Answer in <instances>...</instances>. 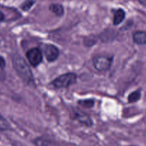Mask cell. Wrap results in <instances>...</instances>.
I'll return each instance as SVG.
<instances>
[{
	"mask_svg": "<svg viewBox=\"0 0 146 146\" xmlns=\"http://www.w3.org/2000/svg\"><path fill=\"white\" fill-rule=\"evenodd\" d=\"M12 64L14 70L24 83L31 84L34 83V76L27 61L19 54L12 56Z\"/></svg>",
	"mask_w": 146,
	"mask_h": 146,
	"instance_id": "cell-1",
	"label": "cell"
},
{
	"mask_svg": "<svg viewBox=\"0 0 146 146\" xmlns=\"http://www.w3.org/2000/svg\"><path fill=\"white\" fill-rule=\"evenodd\" d=\"M77 75L74 73H66L57 77L50 84L56 88H67L77 81Z\"/></svg>",
	"mask_w": 146,
	"mask_h": 146,
	"instance_id": "cell-2",
	"label": "cell"
},
{
	"mask_svg": "<svg viewBox=\"0 0 146 146\" xmlns=\"http://www.w3.org/2000/svg\"><path fill=\"white\" fill-rule=\"evenodd\" d=\"M113 61V56L97 55L92 58L93 66L99 71H106L110 69Z\"/></svg>",
	"mask_w": 146,
	"mask_h": 146,
	"instance_id": "cell-3",
	"label": "cell"
},
{
	"mask_svg": "<svg viewBox=\"0 0 146 146\" xmlns=\"http://www.w3.org/2000/svg\"><path fill=\"white\" fill-rule=\"evenodd\" d=\"M26 56L29 64L33 67H37V66L40 65L43 59L42 52L37 47L31 48L28 50V51L26 53Z\"/></svg>",
	"mask_w": 146,
	"mask_h": 146,
	"instance_id": "cell-4",
	"label": "cell"
},
{
	"mask_svg": "<svg viewBox=\"0 0 146 146\" xmlns=\"http://www.w3.org/2000/svg\"><path fill=\"white\" fill-rule=\"evenodd\" d=\"M60 51L56 46L53 44H47L44 48V56L49 62H54L58 58Z\"/></svg>",
	"mask_w": 146,
	"mask_h": 146,
	"instance_id": "cell-5",
	"label": "cell"
},
{
	"mask_svg": "<svg viewBox=\"0 0 146 146\" xmlns=\"http://www.w3.org/2000/svg\"><path fill=\"white\" fill-rule=\"evenodd\" d=\"M75 115L74 116V119L78 121L80 123L85 125L86 126L90 127L93 125V122L92 121L91 118L87 114L84 113L82 111H76L74 112Z\"/></svg>",
	"mask_w": 146,
	"mask_h": 146,
	"instance_id": "cell-6",
	"label": "cell"
},
{
	"mask_svg": "<svg viewBox=\"0 0 146 146\" xmlns=\"http://www.w3.org/2000/svg\"><path fill=\"white\" fill-rule=\"evenodd\" d=\"M133 40L135 44L137 45L146 44V31H137L133 34Z\"/></svg>",
	"mask_w": 146,
	"mask_h": 146,
	"instance_id": "cell-7",
	"label": "cell"
},
{
	"mask_svg": "<svg viewBox=\"0 0 146 146\" xmlns=\"http://www.w3.org/2000/svg\"><path fill=\"white\" fill-rule=\"evenodd\" d=\"M125 18V12L123 9H118L114 11V17H113V24L114 25H119L123 21Z\"/></svg>",
	"mask_w": 146,
	"mask_h": 146,
	"instance_id": "cell-8",
	"label": "cell"
},
{
	"mask_svg": "<svg viewBox=\"0 0 146 146\" xmlns=\"http://www.w3.org/2000/svg\"><path fill=\"white\" fill-rule=\"evenodd\" d=\"M49 9L57 17H62L64 12V7L60 4H52L49 7Z\"/></svg>",
	"mask_w": 146,
	"mask_h": 146,
	"instance_id": "cell-9",
	"label": "cell"
},
{
	"mask_svg": "<svg viewBox=\"0 0 146 146\" xmlns=\"http://www.w3.org/2000/svg\"><path fill=\"white\" fill-rule=\"evenodd\" d=\"M33 143L35 146H55L54 143H53L51 141L42 137L35 138L33 141Z\"/></svg>",
	"mask_w": 146,
	"mask_h": 146,
	"instance_id": "cell-10",
	"label": "cell"
},
{
	"mask_svg": "<svg viewBox=\"0 0 146 146\" xmlns=\"http://www.w3.org/2000/svg\"><path fill=\"white\" fill-rule=\"evenodd\" d=\"M141 98V91L140 89L132 92L128 96V102L129 103H135L140 99Z\"/></svg>",
	"mask_w": 146,
	"mask_h": 146,
	"instance_id": "cell-11",
	"label": "cell"
},
{
	"mask_svg": "<svg viewBox=\"0 0 146 146\" xmlns=\"http://www.w3.org/2000/svg\"><path fill=\"white\" fill-rule=\"evenodd\" d=\"M78 104L84 108H92L94 105V101L93 99H84V100H80L78 101Z\"/></svg>",
	"mask_w": 146,
	"mask_h": 146,
	"instance_id": "cell-12",
	"label": "cell"
},
{
	"mask_svg": "<svg viewBox=\"0 0 146 146\" xmlns=\"http://www.w3.org/2000/svg\"><path fill=\"white\" fill-rule=\"evenodd\" d=\"M11 128L9 123L4 117L0 115V131H9Z\"/></svg>",
	"mask_w": 146,
	"mask_h": 146,
	"instance_id": "cell-13",
	"label": "cell"
},
{
	"mask_svg": "<svg viewBox=\"0 0 146 146\" xmlns=\"http://www.w3.org/2000/svg\"><path fill=\"white\" fill-rule=\"evenodd\" d=\"M36 2V0H25L24 2L21 4V9L24 11H27L31 8L34 3Z\"/></svg>",
	"mask_w": 146,
	"mask_h": 146,
	"instance_id": "cell-14",
	"label": "cell"
},
{
	"mask_svg": "<svg viewBox=\"0 0 146 146\" xmlns=\"http://www.w3.org/2000/svg\"><path fill=\"white\" fill-rule=\"evenodd\" d=\"M5 66H6L5 60H4V58H3L1 56H0V68L3 69V68H4Z\"/></svg>",
	"mask_w": 146,
	"mask_h": 146,
	"instance_id": "cell-15",
	"label": "cell"
},
{
	"mask_svg": "<svg viewBox=\"0 0 146 146\" xmlns=\"http://www.w3.org/2000/svg\"><path fill=\"white\" fill-rule=\"evenodd\" d=\"M4 15L1 11H0V22H1L2 21H4Z\"/></svg>",
	"mask_w": 146,
	"mask_h": 146,
	"instance_id": "cell-16",
	"label": "cell"
},
{
	"mask_svg": "<svg viewBox=\"0 0 146 146\" xmlns=\"http://www.w3.org/2000/svg\"><path fill=\"white\" fill-rule=\"evenodd\" d=\"M137 1H138L139 2L144 4V5H146V0H137Z\"/></svg>",
	"mask_w": 146,
	"mask_h": 146,
	"instance_id": "cell-17",
	"label": "cell"
},
{
	"mask_svg": "<svg viewBox=\"0 0 146 146\" xmlns=\"http://www.w3.org/2000/svg\"><path fill=\"white\" fill-rule=\"evenodd\" d=\"M128 146H135V145H128Z\"/></svg>",
	"mask_w": 146,
	"mask_h": 146,
	"instance_id": "cell-18",
	"label": "cell"
}]
</instances>
